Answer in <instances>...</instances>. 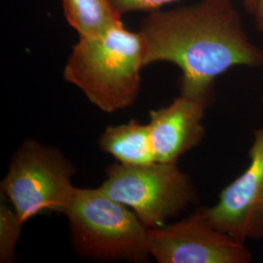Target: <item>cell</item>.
Instances as JSON below:
<instances>
[{
	"label": "cell",
	"mask_w": 263,
	"mask_h": 263,
	"mask_svg": "<svg viewBox=\"0 0 263 263\" xmlns=\"http://www.w3.org/2000/svg\"><path fill=\"white\" fill-rule=\"evenodd\" d=\"M233 0H201L142 20L144 65L175 64L181 69L180 93L214 100L217 76L234 66H263V49L248 36Z\"/></svg>",
	"instance_id": "obj_1"
},
{
	"label": "cell",
	"mask_w": 263,
	"mask_h": 263,
	"mask_svg": "<svg viewBox=\"0 0 263 263\" xmlns=\"http://www.w3.org/2000/svg\"><path fill=\"white\" fill-rule=\"evenodd\" d=\"M144 57L140 31L128 30L121 23L95 35L79 36L64 77L101 110L115 112L137 100Z\"/></svg>",
	"instance_id": "obj_2"
},
{
	"label": "cell",
	"mask_w": 263,
	"mask_h": 263,
	"mask_svg": "<svg viewBox=\"0 0 263 263\" xmlns=\"http://www.w3.org/2000/svg\"><path fill=\"white\" fill-rule=\"evenodd\" d=\"M66 215L73 244L85 256L134 262L149 258L148 228L101 188H77Z\"/></svg>",
	"instance_id": "obj_3"
},
{
	"label": "cell",
	"mask_w": 263,
	"mask_h": 263,
	"mask_svg": "<svg viewBox=\"0 0 263 263\" xmlns=\"http://www.w3.org/2000/svg\"><path fill=\"white\" fill-rule=\"evenodd\" d=\"M100 188L113 200L131 208L147 228L163 226L197 199L191 179L177 164H114Z\"/></svg>",
	"instance_id": "obj_4"
},
{
	"label": "cell",
	"mask_w": 263,
	"mask_h": 263,
	"mask_svg": "<svg viewBox=\"0 0 263 263\" xmlns=\"http://www.w3.org/2000/svg\"><path fill=\"white\" fill-rule=\"evenodd\" d=\"M74 172L60 151L27 141L13 157L1 189L24 224L47 212L66 214L77 189L71 183Z\"/></svg>",
	"instance_id": "obj_5"
},
{
	"label": "cell",
	"mask_w": 263,
	"mask_h": 263,
	"mask_svg": "<svg viewBox=\"0 0 263 263\" xmlns=\"http://www.w3.org/2000/svg\"><path fill=\"white\" fill-rule=\"evenodd\" d=\"M151 254L160 263H250L247 245L212 224L205 207L172 224L148 228Z\"/></svg>",
	"instance_id": "obj_6"
},
{
	"label": "cell",
	"mask_w": 263,
	"mask_h": 263,
	"mask_svg": "<svg viewBox=\"0 0 263 263\" xmlns=\"http://www.w3.org/2000/svg\"><path fill=\"white\" fill-rule=\"evenodd\" d=\"M247 169L226 188L213 207L212 224L239 242L263 238V126L253 131Z\"/></svg>",
	"instance_id": "obj_7"
},
{
	"label": "cell",
	"mask_w": 263,
	"mask_h": 263,
	"mask_svg": "<svg viewBox=\"0 0 263 263\" xmlns=\"http://www.w3.org/2000/svg\"><path fill=\"white\" fill-rule=\"evenodd\" d=\"M212 101L180 93L173 103L151 110V142L155 161L177 164L179 158L196 147L205 136L203 119Z\"/></svg>",
	"instance_id": "obj_8"
},
{
	"label": "cell",
	"mask_w": 263,
	"mask_h": 263,
	"mask_svg": "<svg viewBox=\"0 0 263 263\" xmlns=\"http://www.w3.org/2000/svg\"><path fill=\"white\" fill-rule=\"evenodd\" d=\"M100 147L123 165H146L155 161L148 124L137 120L110 126L100 139Z\"/></svg>",
	"instance_id": "obj_9"
},
{
	"label": "cell",
	"mask_w": 263,
	"mask_h": 263,
	"mask_svg": "<svg viewBox=\"0 0 263 263\" xmlns=\"http://www.w3.org/2000/svg\"><path fill=\"white\" fill-rule=\"evenodd\" d=\"M65 17L79 36L95 35L121 24L110 0H63Z\"/></svg>",
	"instance_id": "obj_10"
},
{
	"label": "cell",
	"mask_w": 263,
	"mask_h": 263,
	"mask_svg": "<svg viewBox=\"0 0 263 263\" xmlns=\"http://www.w3.org/2000/svg\"><path fill=\"white\" fill-rule=\"evenodd\" d=\"M23 223L15 210H11L3 201L0 204V261L11 262L19 240Z\"/></svg>",
	"instance_id": "obj_11"
},
{
	"label": "cell",
	"mask_w": 263,
	"mask_h": 263,
	"mask_svg": "<svg viewBox=\"0 0 263 263\" xmlns=\"http://www.w3.org/2000/svg\"><path fill=\"white\" fill-rule=\"evenodd\" d=\"M176 1L179 0H110L121 16L132 11H155L163 5Z\"/></svg>",
	"instance_id": "obj_12"
},
{
	"label": "cell",
	"mask_w": 263,
	"mask_h": 263,
	"mask_svg": "<svg viewBox=\"0 0 263 263\" xmlns=\"http://www.w3.org/2000/svg\"><path fill=\"white\" fill-rule=\"evenodd\" d=\"M255 27L259 32L263 33V0L257 1V8L254 14Z\"/></svg>",
	"instance_id": "obj_13"
},
{
	"label": "cell",
	"mask_w": 263,
	"mask_h": 263,
	"mask_svg": "<svg viewBox=\"0 0 263 263\" xmlns=\"http://www.w3.org/2000/svg\"><path fill=\"white\" fill-rule=\"evenodd\" d=\"M257 1L258 0H243L244 7L246 11H248L251 15L255 14V11L257 8Z\"/></svg>",
	"instance_id": "obj_14"
},
{
	"label": "cell",
	"mask_w": 263,
	"mask_h": 263,
	"mask_svg": "<svg viewBox=\"0 0 263 263\" xmlns=\"http://www.w3.org/2000/svg\"><path fill=\"white\" fill-rule=\"evenodd\" d=\"M261 104H262V106H263V95H262V96H261Z\"/></svg>",
	"instance_id": "obj_15"
}]
</instances>
